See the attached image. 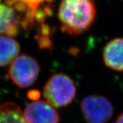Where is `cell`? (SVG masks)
<instances>
[{
    "mask_svg": "<svg viewBox=\"0 0 123 123\" xmlns=\"http://www.w3.org/2000/svg\"><path fill=\"white\" fill-rule=\"evenodd\" d=\"M19 3L25 6L28 9L29 12L36 21V12L40 9L41 5L44 4L45 3H51L53 0H15Z\"/></svg>",
    "mask_w": 123,
    "mask_h": 123,
    "instance_id": "10",
    "label": "cell"
},
{
    "mask_svg": "<svg viewBox=\"0 0 123 123\" xmlns=\"http://www.w3.org/2000/svg\"><path fill=\"white\" fill-rule=\"evenodd\" d=\"M23 17L16 10L13 0H0V34L15 36L21 26Z\"/></svg>",
    "mask_w": 123,
    "mask_h": 123,
    "instance_id": "6",
    "label": "cell"
},
{
    "mask_svg": "<svg viewBox=\"0 0 123 123\" xmlns=\"http://www.w3.org/2000/svg\"><path fill=\"white\" fill-rule=\"evenodd\" d=\"M26 123H59L60 116L55 107L47 101H35L29 103L23 113Z\"/></svg>",
    "mask_w": 123,
    "mask_h": 123,
    "instance_id": "5",
    "label": "cell"
},
{
    "mask_svg": "<svg viewBox=\"0 0 123 123\" xmlns=\"http://www.w3.org/2000/svg\"><path fill=\"white\" fill-rule=\"evenodd\" d=\"M0 123H26L19 106L6 102L0 106Z\"/></svg>",
    "mask_w": 123,
    "mask_h": 123,
    "instance_id": "9",
    "label": "cell"
},
{
    "mask_svg": "<svg viewBox=\"0 0 123 123\" xmlns=\"http://www.w3.org/2000/svg\"><path fill=\"white\" fill-rule=\"evenodd\" d=\"M115 123H123V112L119 115L118 117L116 120Z\"/></svg>",
    "mask_w": 123,
    "mask_h": 123,
    "instance_id": "12",
    "label": "cell"
},
{
    "mask_svg": "<svg viewBox=\"0 0 123 123\" xmlns=\"http://www.w3.org/2000/svg\"><path fill=\"white\" fill-rule=\"evenodd\" d=\"M103 59L107 68L116 71H123V38H116L105 44Z\"/></svg>",
    "mask_w": 123,
    "mask_h": 123,
    "instance_id": "7",
    "label": "cell"
},
{
    "mask_svg": "<svg viewBox=\"0 0 123 123\" xmlns=\"http://www.w3.org/2000/svg\"><path fill=\"white\" fill-rule=\"evenodd\" d=\"M38 61L30 55L22 54L10 63L8 75L14 85L21 88H27L36 81L40 73Z\"/></svg>",
    "mask_w": 123,
    "mask_h": 123,
    "instance_id": "3",
    "label": "cell"
},
{
    "mask_svg": "<svg viewBox=\"0 0 123 123\" xmlns=\"http://www.w3.org/2000/svg\"><path fill=\"white\" fill-rule=\"evenodd\" d=\"M96 15L93 0H62L57 13L61 30L70 36H79L88 31Z\"/></svg>",
    "mask_w": 123,
    "mask_h": 123,
    "instance_id": "1",
    "label": "cell"
},
{
    "mask_svg": "<svg viewBox=\"0 0 123 123\" xmlns=\"http://www.w3.org/2000/svg\"><path fill=\"white\" fill-rule=\"evenodd\" d=\"M46 101L55 108L66 107L73 101L77 94L75 82L70 76L60 73L52 75L43 88Z\"/></svg>",
    "mask_w": 123,
    "mask_h": 123,
    "instance_id": "2",
    "label": "cell"
},
{
    "mask_svg": "<svg viewBox=\"0 0 123 123\" xmlns=\"http://www.w3.org/2000/svg\"><path fill=\"white\" fill-rule=\"evenodd\" d=\"M40 95V93L38 90H31L27 93L28 97L30 98L31 100H33L34 101H37V99L39 98Z\"/></svg>",
    "mask_w": 123,
    "mask_h": 123,
    "instance_id": "11",
    "label": "cell"
},
{
    "mask_svg": "<svg viewBox=\"0 0 123 123\" xmlns=\"http://www.w3.org/2000/svg\"><path fill=\"white\" fill-rule=\"evenodd\" d=\"M80 109L87 123H107L114 114L111 103L100 94L84 97L81 102Z\"/></svg>",
    "mask_w": 123,
    "mask_h": 123,
    "instance_id": "4",
    "label": "cell"
},
{
    "mask_svg": "<svg viewBox=\"0 0 123 123\" xmlns=\"http://www.w3.org/2000/svg\"><path fill=\"white\" fill-rule=\"evenodd\" d=\"M20 51L18 42L10 36H0V66L10 64L17 57Z\"/></svg>",
    "mask_w": 123,
    "mask_h": 123,
    "instance_id": "8",
    "label": "cell"
}]
</instances>
